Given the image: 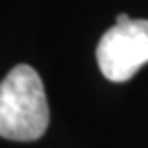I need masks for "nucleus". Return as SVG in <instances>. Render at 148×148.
Returning a JSON list of instances; mask_svg holds the SVG:
<instances>
[{"instance_id": "obj_1", "label": "nucleus", "mask_w": 148, "mask_h": 148, "mask_svg": "<svg viewBox=\"0 0 148 148\" xmlns=\"http://www.w3.org/2000/svg\"><path fill=\"white\" fill-rule=\"evenodd\" d=\"M48 102L38 73L19 64L0 83V137L37 140L48 129Z\"/></svg>"}, {"instance_id": "obj_2", "label": "nucleus", "mask_w": 148, "mask_h": 148, "mask_svg": "<svg viewBox=\"0 0 148 148\" xmlns=\"http://www.w3.org/2000/svg\"><path fill=\"white\" fill-rule=\"evenodd\" d=\"M96 62L112 83H125L148 64V19L117 16V23L102 35L96 46Z\"/></svg>"}]
</instances>
